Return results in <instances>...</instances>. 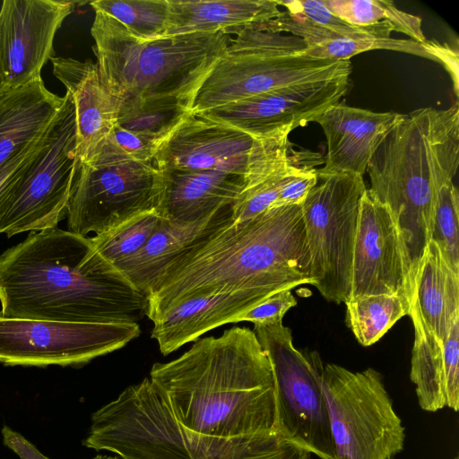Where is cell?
<instances>
[{"instance_id": "cell-1", "label": "cell", "mask_w": 459, "mask_h": 459, "mask_svg": "<svg viewBox=\"0 0 459 459\" xmlns=\"http://www.w3.org/2000/svg\"><path fill=\"white\" fill-rule=\"evenodd\" d=\"M0 316L71 323H138L148 298L97 250L57 227L30 231L0 255Z\"/></svg>"}, {"instance_id": "cell-2", "label": "cell", "mask_w": 459, "mask_h": 459, "mask_svg": "<svg viewBox=\"0 0 459 459\" xmlns=\"http://www.w3.org/2000/svg\"><path fill=\"white\" fill-rule=\"evenodd\" d=\"M149 378L178 422L195 434L232 439L278 433L272 366L249 328L197 340L177 359L154 363Z\"/></svg>"}, {"instance_id": "cell-3", "label": "cell", "mask_w": 459, "mask_h": 459, "mask_svg": "<svg viewBox=\"0 0 459 459\" xmlns=\"http://www.w3.org/2000/svg\"><path fill=\"white\" fill-rule=\"evenodd\" d=\"M312 284L300 205L270 207L241 221L232 220L203 237L170 262L148 292L153 321L186 298L247 290L265 299Z\"/></svg>"}, {"instance_id": "cell-4", "label": "cell", "mask_w": 459, "mask_h": 459, "mask_svg": "<svg viewBox=\"0 0 459 459\" xmlns=\"http://www.w3.org/2000/svg\"><path fill=\"white\" fill-rule=\"evenodd\" d=\"M459 165V105L405 115L372 155L369 193L385 204L401 232L413 282L430 240L437 190Z\"/></svg>"}, {"instance_id": "cell-5", "label": "cell", "mask_w": 459, "mask_h": 459, "mask_svg": "<svg viewBox=\"0 0 459 459\" xmlns=\"http://www.w3.org/2000/svg\"><path fill=\"white\" fill-rule=\"evenodd\" d=\"M91 33L100 75L119 108L168 102L191 111L198 90L232 41L222 32L142 40L100 12H95Z\"/></svg>"}, {"instance_id": "cell-6", "label": "cell", "mask_w": 459, "mask_h": 459, "mask_svg": "<svg viewBox=\"0 0 459 459\" xmlns=\"http://www.w3.org/2000/svg\"><path fill=\"white\" fill-rule=\"evenodd\" d=\"M82 445L119 459H279L288 440L277 433L232 439L195 434L145 377L92 413Z\"/></svg>"}, {"instance_id": "cell-7", "label": "cell", "mask_w": 459, "mask_h": 459, "mask_svg": "<svg viewBox=\"0 0 459 459\" xmlns=\"http://www.w3.org/2000/svg\"><path fill=\"white\" fill-rule=\"evenodd\" d=\"M306 49L296 36L242 29L198 90L191 114L285 86L351 76L350 60L314 58Z\"/></svg>"}, {"instance_id": "cell-8", "label": "cell", "mask_w": 459, "mask_h": 459, "mask_svg": "<svg viewBox=\"0 0 459 459\" xmlns=\"http://www.w3.org/2000/svg\"><path fill=\"white\" fill-rule=\"evenodd\" d=\"M323 387L334 459H392L403 450L404 427L378 371L326 364Z\"/></svg>"}, {"instance_id": "cell-9", "label": "cell", "mask_w": 459, "mask_h": 459, "mask_svg": "<svg viewBox=\"0 0 459 459\" xmlns=\"http://www.w3.org/2000/svg\"><path fill=\"white\" fill-rule=\"evenodd\" d=\"M363 177L324 173L300 204L314 287L329 302L350 299L351 267Z\"/></svg>"}, {"instance_id": "cell-10", "label": "cell", "mask_w": 459, "mask_h": 459, "mask_svg": "<svg viewBox=\"0 0 459 459\" xmlns=\"http://www.w3.org/2000/svg\"><path fill=\"white\" fill-rule=\"evenodd\" d=\"M253 331L272 366L279 435L320 459H334L321 360L297 350L282 322Z\"/></svg>"}, {"instance_id": "cell-11", "label": "cell", "mask_w": 459, "mask_h": 459, "mask_svg": "<svg viewBox=\"0 0 459 459\" xmlns=\"http://www.w3.org/2000/svg\"><path fill=\"white\" fill-rule=\"evenodd\" d=\"M79 164L75 111L70 95L65 93L63 108L42 148L5 203L0 233L12 237L56 228L66 215Z\"/></svg>"}, {"instance_id": "cell-12", "label": "cell", "mask_w": 459, "mask_h": 459, "mask_svg": "<svg viewBox=\"0 0 459 459\" xmlns=\"http://www.w3.org/2000/svg\"><path fill=\"white\" fill-rule=\"evenodd\" d=\"M160 172L154 162L80 163L67 205L68 230L100 235L157 211Z\"/></svg>"}, {"instance_id": "cell-13", "label": "cell", "mask_w": 459, "mask_h": 459, "mask_svg": "<svg viewBox=\"0 0 459 459\" xmlns=\"http://www.w3.org/2000/svg\"><path fill=\"white\" fill-rule=\"evenodd\" d=\"M138 323H71L0 316V363L7 366H83L126 346Z\"/></svg>"}, {"instance_id": "cell-14", "label": "cell", "mask_w": 459, "mask_h": 459, "mask_svg": "<svg viewBox=\"0 0 459 459\" xmlns=\"http://www.w3.org/2000/svg\"><path fill=\"white\" fill-rule=\"evenodd\" d=\"M289 134L255 139L251 135L189 114L160 144L158 169L213 170L248 176Z\"/></svg>"}, {"instance_id": "cell-15", "label": "cell", "mask_w": 459, "mask_h": 459, "mask_svg": "<svg viewBox=\"0 0 459 459\" xmlns=\"http://www.w3.org/2000/svg\"><path fill=\"white\" fill-rule=\"evenodd\" d=\"M350 82V76H342L285 86L193 115L255 139L290 134L297 127L315 122L328 108L340 102Z\"/></svg>"}, {"instance_id": "cell-16", "label": "cell", "mask_w": 459, "mask_h": 459, "mask_svg": "<svg viewBox=\"0 0 459 459\" xmlns=\"http://www.w3.org/2000/svg\"><path fill=\"white\" fill-rule=\"evenodd\" d=\"M413 289L409 255L398 226L389 208L367 188L357 217L350 299L397 294L411 304Z\"/></svg>"}, {"instance_id": "cell-17", "label": "cell", "mask_w": 459, "mask_h": 459, "mask_svg": "<svg viewBox=\"0 0 459 459\" xmlns=\"http://www.w3.org/2000/svg\"><path fill=\"white\" fill-rule=\"evenodd\" d=\"M65 0H4L0 7V69L7 88L41 78L56 34L74 10Z\"/></svg>"}, {"instance_id": "cell-18", "label": "cell", "mask_w": 459, "mask_h": 459, "mask_svg": "<svg viewBox=\"0 0 459 459\" xmlns=\"http://www.w3.org/2000/svg\"><path fill=\"white\" fill-rule=\"evenodd\" d=\"M406 114L373 112L340 101L328 108L315 122L327 143L324 173H351L361 177L385 137Z\"/></svg>"}, {"instance_id": "cell-19", "label": "cell", "mask_w": 459, "mask_h": 459, "mask_svg": "<svg viewBox=\"0 0 459 459\" xmlns=\"http://www.w3.org/2000/svg\"><path fill=\"white\" fill-rule=\"evenodd\" d=\"M54 75L72 99L76 122V155L87 160L117 126L119 104L101 80L96 63L70 57L50 59Z\"/></svg>"}, {"instance_id": "cell-20", "label": "cell", "mask_w": 459, "mask_h": 459, "mask_svg": "<svg viewBox=\"0 0 459 459\" xmlns=\"http://www.w3.org/2000/svg\"><path fill=\"white\" fill-rule=\"evenodd\" d=\"M264 299L247 290L215 291L184 299L152 321V338L157 341L160 351L169 355L210 330L236 323Z\"/></svg>"}, {"instance_id": "cell-21", "label": "cell", "mask_w": 459, "mask_h": 459, "mask_svg": "<svg viewBox=\"0 0 459 459\" xmlns=\"http://www.w3.org/2000/svg\"><path fill=\"white\" fill-rule=\"evenodd\" d=\"M157 212L174 222H198L234 204L246 184L241 175L213 170L159 169Z\"/></svg>"}, {"instance_id": "cell-22", "label": "cell", "mask_w": 459, "mask_h": 459, "mask_svg": "<svg viewBox=\"0 0 459 459\" xmlns=\"http://www.w3.org/2000/svg\"><path fill=\"white\" fill-rule=\"evenodd\" d=\"M411 380L420 408L437 411L459 409V317L444 341L427 331L414 317Z\"/></svg>"}, {"instance_id": "cell-23", "label": "cell", "mask_w": 459, "mask_h": 459, "mask_svg": "<svg viewBox=\"0 0 459 459\" xmlns=\"http://www.w3.org/2000/svg\"><path fill=\"white\" fill-rule=\"evenodd\" d=\"M64 102L42 78L0 94V168L48 130Z\"/></svg>"}, {"instance_id": "cell-24", "label": "cell", "mask_w": 459, "mask_h": 459, "mask_svg": "<svg viewBox=\"0 0 459 459\" xmlns=\"http://www.w3.org/2000/svg\"><path fill=\"white\" fill-rule=\"evenodd\" d=\"M232 204L198 222L180 223L161 218L144 246L115 266L139 290L148 295L153 281L170 262L203 237L232 220Z\"/></svg>"}, {"instance_id": "cell-25", "label": "cell", "mask_w": 459, "mask_h": 459, "mask_svg": "<svg viewBox=\"0 0 459 459\" xmlns=\"http://www.w3.org/2000/svg\"><path fill=\"white\" fill-rule=\"evenodd\" d=\"M165 36L195 32L238 34L278 17L275 0H168Z\"/></svg>"}, {"instance_id": "cell-26", "label": "cell", "mask_w": 459, "mask_h": 459, "mask_svg": "<svg viewBox=\"0 0 459 459\" xmlns=\"http://www.w3.org/2000/svg\"><path fill=\"white\" fill-rule=\"evenodd\" d=\"M408 316L441 341L459 317V274L449 267L432 240L418 267Z\"/></svg>"}, {"instance_id": "cell-27", "label": "cell", "mask_w": 459, "mask_h": 459, "mask_svg": "<svg viewBox=\"0 0 459 459\" xmlns=\"http://www.w3.org/2000/svg\"><path fill=\"white\" fill-rule=\"evenodd\" d=\"M344 304L346 324L363 346L379 341L411 309V302L397 294L361 296L349 299Z\"/></svg>"}, {"instance_id": "cell-28", "label": "cell", "mask_w": 459, "mask_h": 459, "mask_svg": "<svg viewBox=\"0 0 459 459\" xmlns=\"http://www.w3.org/2000/svg\"><path fill=\"white\" fill-rule=\"evenodd\" d=\"M325 7L347 23L361 28L385 26L402 32L419 43L427 39L421 18L399 10L385 0H322Z\"/></svg>"}, {"instance_id": "cell-29", "label": "cell", "mask_w": 459, "mask_h": 459, "mask_svg": "<svg viewBox=\"0 0 459 459\" xmlns=\"http://www.w3.org/2000/svg\"><path fill=\"white\" fill-rule=\"evenodd\" d=\"M90 4L94 12L112 17L139 39L152 40L165 36L168 0H96Z\"/></svg>"}, {"instance_id": "cell-30", "label": "cell", "mask_w": 459, "mask_h": 459, "mask_svg": "<svg viewBox=\"0 0 459 459\" xmlns=\"http://www.w3.org/2000/svg\"><path fill=\"white\" fill-rule=\"evenodd\" d=\"M191 113L168 102H145L119 108L117 125L161 143Z\"/></svg>"}, {"instance_id": "cell-31", "label": "cell", "mask_w": 459, "mask_h": 459, "mask_svg": "<svg viewBox=\"0 0 459 459\" xmlns=\"http://www.w3.org/2000/svg\"><path fill=\"white\" fill-rule=\"evenodd\" d=\"M160 219L157 211L143 212L91 238L100 254L115 265L144 246Z\"/></svg>"}, {"instance_id": "cell-32", "label": "cell", "mask_w": 459, "mask_h": 459, "mask_svg": "<svg viewBox=\"0 0 459 459\" xmlns=\"http://www.w3.org/2000/svg\"><path fill=\"white\" fill-rule=\"evenodd\" d=\"M430 240L459 274V194L453 180L444 182L437 190Z\"/></svg>"}, {"instance_id": "cell-33", "label": "cell", "mask_w": 459, "mask_h": 459, "mask_svg": "<svg viewBox=\"0 0 459 459\" xmlns=\"http://www.w3.org/2000/svg\"><path fill=\"white\" fill-rule=\"evenodd\" d=\"M160 143L116 126L91 157L81 163L153 162Z\"/></svg>"}, {"instance_id": "cell-34", "label": "cell", "mask_w": 459, "mask_h": 459, "mask_svg": "<svg viewBox=\"0 0 459 459\" xmlns=\"http://www.w3.org/2000/svg\"><path fill=\"white\" fill-rule=\"evenodd\" d=\"M279 5L292 13H299L329 30L354 39H388L392 30L385 26L361 28L351 25L331 13L322 0L278 1Z\"/></svg>"}, {"instance_id": "cell-35", "label": "cell", "mask_w": 459, "mask_h": 459, "mask_svg": "<svg viewBox=\"0 0 459 459\" xmlns=\"http://www.w3.org/2000/svg\"><path fill=\"white\" fill-rule=\"evenodd\" d=\"M48 130L0 168V221L6 201L26 168L42 148Z\"/></svg>"}, {"instance_id": "cell-36", "label": "cell", "mask_w": 459, "mask_h": 459, "mask_svg": "<svg viewBox=\"0 0 459 459\" xmlns=\"http://www.w3.org/2000/svg\"><path fill=\"white\" fill-rule=\"evenodd\" d=\"M297 305L291 290L275 292L255 307L238 316L236 323L252 322L254 325H272L282 322L284 315Z\"/></svg>"}, {"instance_id": "cell-37", "label": "cell", "mask_w": 459, "mask_h": 459, "mask_svg": "<svg viewBox=\"0 0 459 459\" xmlns=\"http://www.w3.org/2000/svg\"><path fill=\"white\" fill-rule=\"evenodd\" d=\"M316 181V169L305 166L298 169L280 190L279 195L271 207L300 205Z\"/></svg>"}, {"instance_id": "cell-38", "label": "cell", "mask_w": 459, "mask_h": 459, "mask_svg": "<svg viewBox=\"0 0 459 459\" xmlns=\"http://www.w3.org/2000/svg\"><path fill=\"white\" fill-rule=\"evenodd\" d=\"M1 434L4 446L13 451L21 459H50L22 434L10 427L4 426Z\"/></svg>"}, {"instance_id": "cell-39", "label": "cell", "mask_w": 459, "mask_h": 459, "mask_svg": "<svg viewBox=\"0 0 459 459\" xmlns=\"http://www.w3.org/2000/svg\"><path fill=\"white\" fill-rule=\"evenodd\" d=\"M311 454L301 446H293L281 459H310Z\"/></svg>"}, {"instance_id": "cell-40", "label": "cell", "mask_w": 459, "mask_h": 459, "mask_svg": "<svg viewBox=\"0 0 459 459\" xmlns=\"http://www.w3.org/2000/svg\"><path fill=\"white\" fill-rule=\"evenodd\" d=\"M91 459H119V458H117V456L98 455Z\"/></svg>"}, {"instance_id": "cell-41", "label": "cell", "mask_w": 459, "mask_h": 459, "mask_svg": "<svg viewBox=\"0 0 459 459\" xmlns=\"http://www.w3.org/2000/svg\"><path fill=\"white\" fill-rule=\"evenodd\" d=\"M7 87L4 85V81H3V77H2V74H1V69H0V94L6 89Z\"/></svg>"}, {"instance_id": "cell-42", "label": "cell", "mask_w": 459, "mask_h": 459, "mask_svg": "<svg viewBox=\"0 0 459 459\" xmlns=\"http://www.w3.org/2000/svg\"><path fill=\"white\" fill-rule=\"evenodd\" d=\"M455 459H458V458H455Z\"/></svg>"}]
</instances>
